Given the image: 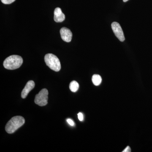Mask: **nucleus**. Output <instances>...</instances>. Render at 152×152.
Returning <instances> with one entry per match:
<instances>
[{"label":"nucleus","mask_w":152,"mask_h":152,"mask_svg":"<svg viewBox=\"0 0 152 152\" xmlns=\"http://www.w3.org/2000/svg\"><path fill=\"white\" fill-rule=\"evenodd\" d=\"M48 91L47 89H43L39 94L36 95L34 102L36 104L41 107L46 105L48 103Z\"/></svg>","instance_id":"20e7f679"},{"label":"nucleus","mask_w":152,"mask_h":152,"mask_svg":"<svg viewBox=\"0 0 152 152\" xmlns=\"http://www.w3.org/2000/svg\"><path fill=\"white\" fill-rule=\"evenodd\" d=\"M111 27L113 31V32L115 35L116 37L121 42H124L125 39V37L122 29L119 24L117 22H113L112 23Z\"/></svg>","instance_id":"39448f33"},{"label":"nucleus","mask_w":152,"mask_h":152,"mask_svg":"<svg viewBox=\"0 0 152 152\" xmlns=\"http://www.w3.org/2000/svg\"><path fill=\"white\" fill-rule=\"evenodd\" d=\"M92 80L93 84L96 86L100 85L102 83V79L100 76L98 75H94L93 76Z\"/></svg>","instance_id":"1a4fd4ad"},{"label":"nucleus","mask_w":152,"mask_h":152,"mask_svg":"<svg viewBox=\"0 0 152 152\" xmlns=\"http://www.w3.org/2000/svg\"><path fill=\"white\" fill-rule=\"evenodd\" d=\"M129 1V0H123V1H124V2H126L127 1Z\"/></svg>","instance_id":"2eb2a0df"},{"label":"nucleus","mask_w":152,"mask_h":152,"mask_svg":"<svg viewBox=\"0 0 152 152\" xmlns=\"http://www.w3.org/2000/svg\"><path fill=\"white\" fill-rule=\"evenodd\" d=\"M54 20L57 23H60L64 21L65 19V16L62 12L61 10L59 7L55 9L54 11Z\"/></svg>","instance_id":"6e6552de"},{"label":"nucleus","mask_w":152,"mask_h":152,"mask_svg":"<svg viewBox=\"0 0 152 152\" xmlns=\"http://www.w3.org/2000/svg\"><path fill=\"white\" fill-rule=\"evenodd\" d=\"M67 122L71 126H74V125H75V123H74L73 121L70 119H67Z\"/></svg>","instance_id":"ddd939ff"},{"label":"nucleus","mask_w":152,"mask_h":152,"mask_svg":"<svg viewBox=\"0 0 152 152\" xmlns=\"http://www.w3.org/2000/svg\"><path fill=\"white\" fill-rule=\"evenodd\" d=\"M23 63V59L21 57L18 55H12L5 60L3 65L7 69L14 70L20 68Z\"/></svg>","instance_id":"f03ea898"},{"label":"nucleus","mask_w":152,"mask_h":152,"mask_svg":"<svg viewBox=\"0 0 152 152\" xmlns=\"http://www.w3.org/2000/svg\"><path fill=\"white\" fill-rule=\"evenodd\" d=\"M35 83L32 80L29 81L25 86L24 88L23 89L21 93V97L23 99L26 98L28 94L35 87Z\"/></svg>","instance_id":"0eeeda50"},{"label":"nucleus","mask_w":152,"mask_h":152,"mask_svg":"<svg viewBox=\"0 0 152 152\" xmlns=\"http://www.w3.org/2000/svg\"><path fill=\"white\" fill-rule=\"evenodd\" d=\"M3 4H10L14 2L15 0H1Z\"/></svg>","instance_id":"9b49d317"},{"label":"nucleus","mask_w":152,"mask_h":152,"mask_svg":"<svg viewBox=\"0 0 152 152\" xmlns=\"http://www.w3.org/2000/svg\"><path fill=\"white\" fill-rule=\"evenodd\" d=\"M60 34L62 39L67 42H69L72 39V34L68 28L63 27L60 30Z\"/></svg>","instance_id":"423d86ee"},{"label":"nucleus","mask_w":152,"mask_h":152,"mask_svg":"<svg viewBox=\"0 0 152 152\" xmlns=\"http://www.w3.org/2000/svg\"><path fill=\"white\" fill-rule=\"evenodd\" d=\"M79 85L77 82L75 81H73L71 82L69 85V88L71 91L73 92H76L78 90Z\"/></svg>","instance_id":"9d476101"},{"label":"nucleus","mask_w":152,"mask_h":152,"mask_svg":"<svg viewBox=\"0 0 152 152\" xmlns=\"http://www.w3.org/2000/svg\"><path fill=\"white\" fill-rule=\"evenodd\" d=\"M123 152H131V149L130 147L129 146H127L126 148L125 149L124 151H123Z\"/></svg>","instance_id":"4468645a"},{"label":"nucleus","mask_w":152,"mask_h":152,"mask_svg":"<svg viewBox=\"0 0 152 152\" xmlns=\"http://www.w3.org/2000/svg\"><path fill=\"white\" fill-rule=\"evenodd\" d=\"M45 62L51 69L58 72L61 69V63L58 57L53 54H47L45 57Z\"/></svg>","instance_id":"7ed1b4c3"},{"label":"nucleus","mask_w":152,"mask_h":152,"mask_svg":"<svg viewBox=\"0 0 152 152\" xmlns=\"http://www.w3.org/2000/svg\"><path fill=\"white\" fill-rule=\"evenodd\" d=\"M25 123L24 118L20 116L13 117L6 125L5 130L9 134H12L21 127Z\"/></svg>","instance_id":"f257e3e1"},{"label":"nucleus","mask_w":152,"mask_h":152,"mask_svg":"<svg viewBox=\"0 0 152 152\" xmlns=\"http://www.w3.org/2000/svg\"><path fill=\"white\" fill-rule=\"evenodd\" d=\"M77 115L79 120H80V121H83V114H82V113H80L78 114Z\"/></svg>","instance_id":"f8f14e48"}]
</instances>
